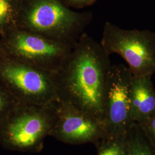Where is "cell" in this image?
<instances>
[{
    "instance_id": "cell-1",
    "label": "cell",
    "mask_w": 155,
    "mask_h": 155,
    "mask_svg": "<svg viewBox=\"0 0 155 155\" xmlns=\"http://www.w3.org/2000/svg\"><path fill=\"white\" fill-rule=\"evenodd\" d=\"M109 56L100 43L84 32L54 74L58 100L84 111L102 124L111 66Z\"/></svg>"
},
{
    "instance_id": "cell-2",
    "label": "cell",
    "mask_w": 155,
    "mask_h": 155,
    "mask_svg": "<svg viewBox=\"0 0 155 155\" xmlns=\"http://www.w3.org/2000/svg\"><path fill=\"white\" fill-rule=\"evenodd\" d=\"M61 0H20L16 27L61 43L75 45L92 20Z\"/></svg>"
},
{
    "instance_id": "cell-3",
    "label": "cell",
    "mask_w": 155,
    "mask_h": 155,
    "mask_svg": "<svg viewBox=\"0 0 155 155\" xmlns=\"http://www.w3.org/2000/svg\"><path fill=\"white\" fill-rule=\"evenodd\" d=\"M51 104H20L0 123V144L7 150L36 153L43 148L52 122Z\"/></svg>"
},
{
    "instance_id": "cell-4",
    "label": "cell",
    "mask_w": 155,
    "mask_h": 155,
    "mask_svg": "<svg viewBox=\"0 0 155 155\" xmlns=\"http://www.w3.org/2000/svg\"><path fill=\"white\" fill-rule=\"evenodd\" d=\"M0 84L21 104L47 106L58 100L54 74L15 59L1 48Z\"/></svg>"
},
{
    "instance_id": "cell-5",
    "label": "cell",
    "mask_w": 155,
    "mask_h": 155,
    "mask_svg": "<svg viewBox=\"0 0 155 155\" xmlns=\"http://www.w3.org/2000/svg\"><path fill=\"white\" fill-rule=\"evenodd\" d=\"M0 48L20 61L54 74L75 45L14 27L1 35Z\"/></svg>"
},
{
    "instance_id": "cell-6",
    "label": "cell",
    "mask_w": 155,
    "mask_h": 155,
    "mask_svg": "<svg viewBox=\"0 0 155 155\" xmlns=\"http://www.w3.org/2000/svg\"><path fill=\"white\" fill-rule=\"evenodd\" d=\"M100 45L108 55L117 54L124 59L134 76L155 74L154 32L122 29L106 22Z\"/></svg>"
},
{
    "instance_id": "cell-7",
    "label": "cell",
    "mask_w": 155,
    "mask_h": 155,
    "mask_svg": "<svg viewBox=\"0 0 155 155\" xmlns=\"http://www.w3.org/2000/svg\"><path fill=\"white\" fill-rule=\"evenodd\" d=\"M133 74L122 64L111 65L106 87L104 137H125L130 118V84Z\"/></svg>"
},
{
    "instance_id": "cell-8",
    "label": "cell",
    "mask_w": 155,
    "mask_h": 155,
    "mask_svg": "<svg viewBox=\"0 0 155 155\" xmlns=\"http://www.w3.org/2000/svg\"><path fill=\"white\" fill-rule=\"evenodd\" d=\"M49 136L71 145L97 143L105 135L102 123L84 111L59 100L51 104Z\"/></svg>"
},
{
    "instance_id": "cell-9",
    "label": "cell",
    "mask_w": 155,
    "mask_h": 155,
    "mask_svg": "<svg viewBox=\"0 0 155 155\" xmlns=\"http://www.w3.org/2000/svg\"><path fill=\"white\" fill-rule=\"evenodd\" d=\"M151 75L134 76L130 84V118L139 124L155 112V90Z\"/></svg>"
},
{
    "instance_id": "cell-10",
    "label": "cell",
    "mask_w": 155,
    "mask_h": 155,
    "mask_svg": "<svg viewBox=\"0 0 155 155\" xmlns=\"http://www.w3.org/2000/svg\"><path fill=\"white\" fill-rule=\"evenodd\" d=\"M127 155H155V150L137 123H133L125 137Z\"/></svg>"
},
{
    "instance_id": "cell-11",
    "label": "cell",
    "mask_w": 155,
    "mask_h": 155,
    "mask_svg": "<svg viewBox=\"0 0 155 155\" xmlns=\"http://www.w3.org/2000/svg\"><path fill=\"white\" fill-rule=\"evenodd\" d=\"M20 0H0V34L16 27Z\"/></svg>"
},
{
    "instance_id": "cell-12",
    "label": "cell",
    "mask_w": 155,
    "mask_h": 155,
    "mask_svg": "<svg viewBox=\"0 0 155 155\" xmlns=\"http://www.w3.org/2000/svg\"><path fill=\"white\" fill-rule=\"evenodd\" d=\"M95 145L96 155H127L125 137H104Z\"/></svg>"
},
{
    "instance_id": "cell-13",
    "label": "cell",
    "mask_w": 155,
    "mask_h": 155,
    "mask_svg": "<svg viewBox=\"0 0 155 155\" xmlns=\"http://www.w3.org/2000/svg\"><path fill=\"white\" fill-rule=\"evenodd\" d=\"M19 104L11 93L0 84V123Z\"/></svg>"
},
{
    "instance_id": "cell-14",
    "label": "cell",
    "mask_w": 155,
    "mask_h": 155,
    "mask_svg": "<svg viewBox=\"0 0 155 155\" xmlns=\"http://www.w3.org/2000/svg\"><path fill=\"white\" fill-rule=\"evenodd\" d=\"M137 124L155 150V112L147 119Z\"/></svg>"
},
{
    "instance_id": "cell-15",
    "label": "cell",
    "mask_w": 155,
    "mask_h": 155,
    "mask_svg": "<svg viewBox=\"0 0 155 155\" xmlns=\"http://www.w3.org/2000/svg\"><path fill=\"white\" fill-rule=\"evenodd\" d=\"M66 5L71 8L82 9L94 5L98 0H61Z\"/></svg>"
}]
</instances>
